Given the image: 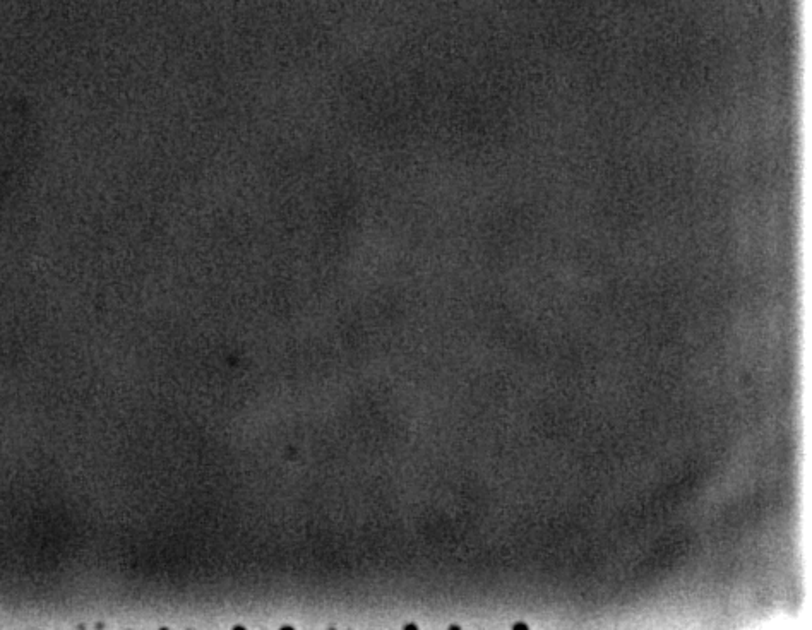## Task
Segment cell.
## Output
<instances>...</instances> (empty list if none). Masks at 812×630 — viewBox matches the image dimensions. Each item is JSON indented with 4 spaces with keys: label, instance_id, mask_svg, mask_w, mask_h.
Segmentation results:
<instances>
[{
    "label": "cell",
    "instance_id": "cell-1",
    "mask_svg": "<svg viewBox=\"0 0 812 630\" xmlns=\"http://www.w3.org/2000/svg\"><path fill=\"white\" fill-rule=\"evenodd\" d=\"M403 629H418V625L406 624V625H403Z\"/></svg>",
    "mask_w": 812,
    "mask_h": 630
},
{
    "label": "cell",
    "instance_id": "cell-2",
    "mask_svg": "<svg viewBox=\"0 0 812 630\" xmlns=\"http://www.w3.org/2000/svg\"><path fill=\"white\" fill-rule=\"evenodd\" d=\"M521 627H523V629H528V625H526V624H516V625H514V629H521Z\"/></svg>",
    "mask_w": 812,
    "mask_h": 630
}]
</instances>
